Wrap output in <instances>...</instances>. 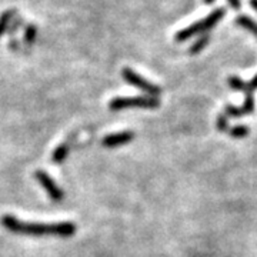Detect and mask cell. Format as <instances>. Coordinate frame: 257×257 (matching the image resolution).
I'll return each mask as SVG.
<instances>
[{
	"instance_id": "obj_1",
	"label": "cell",
	"mask_w": 257,
	"mask_h": 257,
	"mask_svg": "<svg viewBox=\"0 0 257 257\" xmlns=\"http://www.w3.org/2000/svg\"><path fill=\"white\" fill-rule=\"evenodd\" d=\"M2 224L13 233L30 234V236H43V234H56L60 237H70L76 233V226L70 221L55 223V224H42V223H25L18 220L15 216L5 214L2 217Z\"/></svg>"
},
{
	"instance_id": "obj_2",
	"label": "cell",
	"mask_w": 257,
	"mask_h": 257,
	"mask_svg": "<svg viewBox=\"0 0 257 257\" xmlns=\"http://www.w3.org/2000/svg\"><path fill=\"white\" fill-rule=\"evenodd\" d=\"M224 13H226L224 8L214 9L206 19H203V20L197 22V23H193L189 28L177 32V35L175 36V40L176 42H186V40H189L190 37L196 36V35L207 33L210 29L214 28V26L220 22L221 19H223V16H224Z\"/></svg>"
},
{
	"instance_id": "obj_3",
	"label": "cell",
	"mask_w": 257,
	"mask_h": 257,
	"mask_svg": "<svg viewBox=\"0 0 257 257\" xmlns=\"http://www.w3.org/2000/svg\"><path fill=\"white\" fill-rule=\"evenodd\" d=\"M160 106L157 97L152 96H138V97H116L109 103L110 110H121L128 107H142V109H156Z\"/></svg>"
},
{
	"instance_id": "obj_4",
	"label": "cell",
	"mask_w": 257,
	"mask_h": 257,
	"mask_svg": "<svg viewBox=\"0 0 257 257\" xmlns=\"http://www.w3.org/2000/svg\"><path fill=\"white\" fill-rule=\"evenodd\" d=\"M121 76H123V79H124L128 84H132V86L138 87L140 90H143L145 93H147V96L156 97V96H159V94L162 93V89H160V87H157L156 84H153V83H150L149 80H146L145 77H142L140 74L136 73L135 70H132L130 67H124V69L121 70Z\"/></svg>"
},
{
	"instance_id": "obj_5",
	"label": "cell",
	"mask_w": 257,
	"mask_h": 257,
	"mask_svg": "<svg viewBox=\"0 0 257 257\" xmlns=\"http://www.w3.org/2000/svg\"><path fill=\"white\" fill-rule=\"evenodd\" d=\"M36 179L39 180V183L42 184V187L47 192V194L50 196L52 200L55 202H62L64 199L63 190L53 182V179L47 175L46 172L43 170H37L36 172Z\"/></svg>"
},
{
	"instance_id": "obj_6",
	"label": "cell",
	"mask_w": 257,
	"mask_h": 257,
	"mask_svg": "<svg viewBox=\"0 0 257 257\" xmlns=\"http://www.w3.org/2000/svg\"><path fill=\"white\" fill-rule=\"evenodd\" d=\"M135 138V133L126 130V132H119V133H113V135H107L103 139V146L106 147H117L127 145Z\"/></svg>"
},
{
	"instance_id": "obj_7",
	"label": "cell",
	"mask_w": 257,
	"mask_h": 257,
	"mask_svg": "<svg viewBox=\"0 0 257 257\" xmlns=\"http://www.w3.org/2000/svg\"><path fill=\"white\" fill-rule=\"evenodd\" d=\"M73 142V136H70V140L67 139L64 143H62L60 146H57L55 149V152L52 153V162L55 163V165H60V163H63L64 159L67 156V153H69V150H70V143Z\"/></svg>"
},
{
	"instance_id": "obj_8",
	"label": "cell",
	"mask_w": 257,
	"mask_h": 257,
	"mask_svg": "<svg viewBox=\"0 0 257 257\" xmlns=\"http://www.w3.org/2000/svg\"><path fill=\"white\" fill-rule=\"evenodd\" d=\"M16 15H18V10L16 9L5 10V12L0 15V37L3 36L5 33H8L10 22L13 20V18H15Z\"/></svg>"
},
{
	"instance_id": "obj_9",
	"label": "cell",
	"mask_w": 257,
	"mask_h": 257,
	"mask_svg": "<svg viewBox=\"0 0 257 257\" xmlns=\"http://www.w3.org/2000/svg\"><path fill=\"white\" fill-rule=\"evenodd\" d=\"M236 25L240 26V28L246 29L247 32H250V33L257 39V22H254L253 19L241 15V16H239V18L236 19Z\"/></svg>"
},
{
	"instance_id": "obj_10",
	"label": "cell",
	"mask_w": 257,
	"mask_h": 257,
	"mask_svg": "<svg viewBox=\"0 0 257 257\" xmlns=\"http://www.w3.org/2000/svg\"><path fill=\"white\" fill-rule=\"evenodd\" d=\"M37 37V28L33 23H29L25 26V35H23V42L26 46H30L36 42Z\"/></svg>"
},
{
	"instance_id": "obj_11",
	"label": "cell",
	"mask_w": 257,
	"mask_h": 257,
	"mask_svg": "<svg viewBox=\"0 0 257 257\" xmlns=\"http://www.w3.org/2000/svg\"><path fill=\"white\" fill-rule=\"evenodd\" d=\"M209 40H210V36L206 33V35H202V36L199 37L194 43H193L190 49H189V53L190 55H197V53H200L204 47L207 46V43H209Z\"/></svg>"
},
{
	"instance_id": "obj_12",
	"label": "cell",
	"mask_w": 257,
	"mask_h": 257,
	"mask_svg": "<svg viewBox=\"0 0 257 257\" xmlns=\"http://www.w3.org/2000/svg\"><path fill=\"white\" fill-rule=\"evenodd\" d=\"M227 83H229V86L231 87V89H234V90H239V92H243L246 93V94H248V89H247V83L243 82L240 77H237V76H231V77H229L227 79Z\"/></svg>"
},
{
	"instance_id": "obj_13",
	"label": "cell",
	"mask_w": 257,
	"mask_h": 257,
	"mask_svg": "<svg viewBox=\"0 0 257 257\" xmlns=\"http://www.w3.org/2000/svg\"><path fill=\"white\" fill-rule=\"evenodd\" d=\"M23 26H25V19L20 18V16L16 15V16L13 18V20L10 22L9 29H8V35H9L10 37H15L16 32H18L20 28H23Z\"/></svg>"
},
{
	"instance_id": "obj_14",
	"label": "cell",
	"mask_w": 257,
	"mask_h": 257,
	"mask_svg": "<svg viewBox=\"0 0 257 257\" xmlns=\"http://www.w3.org/2000/svg\"><path fill=\"white\" fill-rule=\"evenodd\" d=\"M227 117H233V119H239V117H243V116H246L243 110H241V107H236V106H231V104H227V106H224V111H223Z\"/></svg>"
},
{
	"instance_id": "obj_15",
	"label": "cell",
	"mask_w": 257,
	"mask_h": 257,
	"mask_svg": "<svg viewBox=\"0 0 257 257\" xmlns=\"http://www.w3.org/2000/svg\"><path fill=\"white\" fill-rule=\"evenodd\" d=\"M216 127L219 132L221 133H226L230 130V124H229V117L224 114V113H220L216 119Z\"/></svg>"
},
{
	"instance_id": "obj_16",
	"label": "cell",
	"mask_w": 257,
	"mask_h": 257,
	"mask_svg": "<svg viewBox=\"0 0 257 257\" xmlns=\"http://www.w3.org/2000/svg\"><path fill=\"white\" fill-rule=\"evenodd\" d=\"M230 136L233 139H243L246 138L248 135V128L246 126H241V124H237V126H233L230 127L229 130Z\"/></svg>"
},
{
	"instance_id": "obj_17",
	"label": "cell",
	"mask_w": 257,
	"mask_h": 257,
	"mask_svg": "<svg viewBox=\"0 0 257 257\" xmlns=\"http://www.w3.org/2000/svg\"><path fill=\"white\" fill-rule=\"evenodd\" d=\"M241 110H243L244 114H250V113L254 111V97H253V93L246 94L244 103H243V106H241Z\"/></svg>"
},
{
	"instance_id": "obj_18",
	"label": "cell",
	"mask_w": 257,
	"mask_h": 257,
	"mask_svg": "<svg viewBox=\"0 0 257 257\" xmlns=\"http://www.w3.org/2000/svg\"><path fill=\"white\" fill-rule=\"evenodd\" d=\"M247 89L250 93H253L254 90H257V74L247 83Z\"/></svg>"
},
{
	"instance_id": "obj_19",
	"label": "cell",
	"mask_w": 257,
	"mask_h": 257,
	"mask_svg": "<svg viewBox=\"0 0 257 257\" xmlns=\"http://www.w3.org/2000/svg\"><path fill=\"white\" fill-rule=\"evenodd\" d=\"M227 3L230 5V8L234 10H239L241 8V2L240 0H227Z\"/></svg>"
},
{
	"instance_id": "obj_20",
	"label": "cell",
	"mask_w": 257,
	"mask_h": 257,
	"mask_svg": "<svg viewBox=\"0 0 257 257\" xmlns=\"http://www.w3.org/2000/svg\"><path fill=\"white\" fill-rule=\"evenodd\" d=\"M9 46H10V49H13V50H19V47H20V42H19L18 39L12 37V39H10Z\"/></svg>"
},
{
	"instance_id": "obj_21",
	"label": "cell",
	"mask_w": 257,
	"mask_h": 257,
	"mask_svg": "<svg viewBox=\"0 0 257 257\" xmlns=\"http://www.w3.org/2000/svg\"><path fill=\"white\" fill-rule=\"evenodd\" d=\"M248 3H250V6L257 12V0H248Z\"/></svg>"
},
{
	"instance_id": "obj_22",
	"label": "cell",
	"mask_w": 257,
	"mask_h": 257,
	"mask_svg": "<svg viewBox=\"0 0 257 257\" xmlns=\"http://www.w3.org/2000/svg\"><path fill=\"white\" fill-rule=\"evenodd\" d=\"M216 0H203V3H206V5H213Z\"/></svg>"
}]
</instances>
